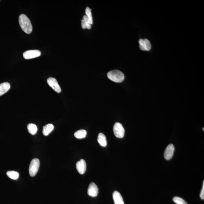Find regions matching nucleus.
<instances>
[{"instance_id": "nucleus-5", "label": "nucleus", "mask_w": 204, "mask_h": 204, "mask_svg": "<svg viewBox=\"0 0 204 204\" xmlns=\"http://www.w3.org/2000/svg\"><path fill=\"white\" fill-rule=\"evenodd\" d=\"M41 52L39 50H30L24 52V58L26 60L37 58L41 56Z\"/></svg>"}, {"instance_id": "nucleus-14", "label": "nucleus", "mask_w": 204, "mask_h": 204, "mask_svg": "<svg viewBox=\"0 0 204 204\" xmlns=\"http://www.w3.org/2000/svg\"><path fill=\"white\" fill-rule=\"evenodd\" d=\"M54 126L51 124H48L43 127V134L45 136H47L54 129Z\"/></svg>"}, {"instance_id": "nucleus-21", "label": "nucleus", "mask_w": 204, "mask_h": 204, "mask_svg": "<svg viewBox=\"0 0 204 204\" xmlns=\"http://www.w3.org/2000/svg\"><path fill=\"white\" fill-rule=\"evenodd\" d=\"M200 198L202 199V200H204V181H203V187H202V191H201V193L200 194Z\"/></svg>"}, {"instance_id": "nucleus-15", "label": "nucleus", "mask_w": 204, "mask_h": 204, "mask_svg": "<svg viewBox=\"0 0 204 204\" xmlns=\"http://www.w3.org/2000/svg\"><path fill=\"white\" fill-rule=\"evenodd\" d=\"M98 141L101 146L105 147L107 145L106 137L103 133H100L98 135Z\"/></svg>"}, {"instance_id": "nucleus-9", "label": "nucleus", "mask_w": 204, "mask_h": 204, "mask_svg": "<svg viewBox=\"0 0 204 204\" xmlns=\"http://www.w3.org/2000/svg\"><path fill=\"white\" fill-rule=\"evenodd\" d=\"M87 193L90 196L95 197L97 196L98 188L95 183H91L90 184L88 189Z\"/></svg>"}, {"instance_id": "nucleus-12", "label": "nucleus", "mask_w": 204, "mask_h": 204, "mask_svg": "<svg viewBox=\"0 0 204 204\" xmlns=\"http://www.w3.org/2000/svg\"><path fill=\"white\" fill-rule=\"evenodd\" d=\"M10 87V85L8 82H3L0 84V96L7 92Z\"/></svg>"}, {"instance_id": "nucleus-7", "label": "nucleus", "mask_w": 204, "mask_h": 204, "mask_svg": "<svg viewBox=\"0 0 204 204\" xmlns=\"http://www.w3.org/2000/svg\"><path fill=\"white\" fill-rule=\"evenodd\" d=\"M139 43L140 48L142 51H148L151 49V44L148 39H140L139 40Z\"/></svg>"}, {"instance_id": "nucleus-2", "label": "nucleus", "mask_w": 204, "mask_h": 204, "mask_svg": "<svg viewBox=\"0 0 204 204\" xmlns=\"http://www.w3.org/2000/svg\"><path fill=\"white\" fill-rule=\"evenodd\" d=\"M107 76L109 79L115 82H122L124 79L123 73L118 70L110 71L108 73Z\"/></svg>"}, {"instance_id": "nucleus-4", "label": "nucleus", "mask_w": 204, "mask_h": 204, "mask_svg": "<svg viewBox=\"0 0 204 204\" xmlns=\"http://www.w3.org/2000/svg\"><path fill=\"white\" fill-rule=\"evenodd\" d=\"M113 131L116 137L118 138H122L124 137L125 130L122 124L119 122L115 123L113 126Z\"/></svg>"}, {"instance_id": "nucleus-6", "label": "nucleus", "mask_w": 204, "mask_h": 204, "mask_svg": "<svg viewBox=\"0 0 204 204\" xmlns=\"http://www.w3.org/2000/svg\"><path fill=\"white\" fill-rule=\"evenodd\" d=\"M47 82L49 86L56 92H61V89L56 79L53 78H49L47 79Z\"/></svg>"}, {"instance_id": "nucleus-20", "label": "nucleus", "mask_w": 204, "mask_h": 204, "mask_svg": "<svg viewBox=\"0 0 204 204\" xmlns=\"http://www.w3.org/2000/svg\"><path fill=\"white\" fill-rule=\"evenodd\" d=\"M173 200L175 203L177 204H188L184 200L179 197H174Z\"/></svg>"}, {"instance_id": "nucleus-18", "label": "nucleus", "mask_w": 204, "mask_h": 204, "mask_svg": "<svg viewBox=\"0 0 204 204\" xmlns=\"http://www.w3.org/2000/svg\"><path fill=\"white\" fill-rule=\"evenodd\" d=\"M7 175L10 179L16 180L18 179L19 177V173L15 171H9L7 172Z\"/></svg>"}, {"instance_id": "nucleus-8", "label": "nucleus", "mask_w": 204, "mask_h": 204, "mask_svg": "<svg viewBox=\"0 0 204 204\" xmlns=\"http://www.w3.org/2000/svg\"><path fill=\"white\" fill-rule=\"evenodd\" d=\"M175 147L173 144H170L167 146L164 153V157L166 160H170L173 156Z\"/></svg>"}, {"instance_id": "nucleus-1", "label": "nucleus", "mask_w": 204, "mask_h": 204, "mask_svg": "<svg viewBox=\"0 0 204 204\" xmlns=\"http://www.w3.org/2000/svg\"><path fill=\"white\" fill-rule=\"evenodd\" d=\"M19 21L20 27L24 32L28 34L32 33L33 30L32 24L27 16L24 14L20 15Z\"/></svg>"}, {"instance_id": "nucleus-22", "label": "nucleus", "mask_w": 204, "mask_h": 204, "mask_svg": "<svg viewBox=\"0 0 204 204\" xmlns=\"http://www.w3.org/2000/svg\"><path fill=\"white\" fill-rule=\"evenodd\" d=\"M203 131H204V127L203 128Z\"/></svg>"}, {"instance_id": "nucleus-3", "label": "nucleus", "mask_w": 204, "mask_h": 204, "mask_svg": "<svg viewBox=\"0 0 204 204\" xmlns=\"http://www.w3.org/2000/svg\"><path fill=\"white\" fill-rule=\"evenodd\" d=\"M40 166L38 159L34 158L31 161L29 166V172L31 177H34L37 173Z\"/></svg>"}, {"instance_id": "nucleus-13", "label": "nucleus", "mask_w": 204, "mask_h": 204, "mask_svg": "<svg viewBox=\"0 0 204 204\" xmlns=\"http://www.w3.org/2000/svg\"><path fill=\"white\" fill-rule=\"evenodd\" d=\"M91 25L89 19L86 16V15H84L83 17L82 20H81V26H82V28L83 29H91Z\"/></svg>"}, {"instance_id": "nucleus-19", "label": "nucleus", "mask_w": 204, "mask_h": 204, "mask_svg": "<svg viewBox=\"0 0 204 204\" xmlns=\"http://www.w3.org/2000/svg\"><path fill=\"white\" fill-rule=\"evenodd\" d=\"M85 13L86 16L87 17L88 19H89L91 24H93V18L92 15H91V10L89 7H87L86 8Z\"/></svg>"}, {"instance_id": "nucleus-16", "label": "nucleus", "mask_w": 204, "mask_h": 204, "mask_svg": "<svg viewBox=\"0 0 204 204\" xmlns=\"http://www.w3.org/2000/svg\"><path fill=\"white\" fill-rule=\"evenodd\" d=\"M86 135H87V132L83 129L77 131L74 134V136L78 139H82L85 138Z\"/></svg>"}, {"instance_id": "nucleus-17", "label": "nucleus", "mask_w": 204, "mask_h": 204, "mask_svg": "<svg viewBox=\"0 0 204 204\" xmlns=\"http://www.w3.org/2000/svg\"><path fill=\"white\" fill-rule=\"evenodd\" d=\"M27 129L31 135H34L37 132L38 128L35 124H29L27 126Z\"/></svg>"}, {"instance_id": "nucleus-11", "label": "nucleus", "mask_w": 204, "mask_h": 204, "mask_svg": "<svg viewBox=\"0 0 204 204\" xmlns=\"http://www.w3.org/2000/svg\"><path fill=\"white\" fill-rule=\"evenodd\" d=\"M113 198L115 204H124L123 198L118 191H114L113 193Z\"/></svg>"}, {"instance_id": "nucleus-10", "label": "nucleus", "mask_w": 204, "mask_h": 204, "mask_svg": "<svg viewBox=\"0 0 204 204\" xmlns=\"http://www.w3.org/2000/svg\"><path fill=\"white\" fill-rule=\"evenodd\" d=\"M76 168L79 174H83L86 170V163L84 160L81 159L76 164Z\"/></svg>"}]
</instances>
